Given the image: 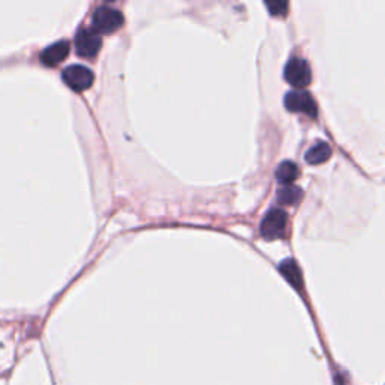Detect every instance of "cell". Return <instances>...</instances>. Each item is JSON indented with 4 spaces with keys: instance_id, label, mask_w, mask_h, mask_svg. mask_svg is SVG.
<instances>
[{
    "instance_id": "3957f363",
    "label": "cell",
    "mask_w": 385,
    "mask_h": 385,
    "mask_svg": "<svg viewBox=\"0 0 385 385\" xmlns=\"http://www.w3.org/2000/svg\"><path fill=\"white\" fill-rule=\"evenodd\" d=\"M285 106L294 113H306L312 118H316L317 115V106L315 100L310 97L308 92L304 91H292L286 93Z\"/></svg>"
},
{
    "instance_id": "7c38bea8",
    "label": "cell",
    "mask_w": 385,
    "mask_h": 385,
    "mask_svg": "<svg viewBox=\"0 0 385 385\" xmlns=\"http://www.w3.org/2000/svg\"><path fill=\"white\" fill-rule=\"evenodd\" d=\"M267 6L269 9L271 15H286L289 5L286 2H267Z\"/></svg>"
},
{
    "instance_id": "7a4b0ae2",
    "label": "cell",
    "mask_w": 385,
    "mask_h": 385,
    "mask_svg": "<svg viewBox=\"0 0 385 385\" xmlns=\"http://www.w3.org/2000/svg\"><path fill=\"white\" fill-rule=\"evenodd\" d=\"M288 226V214L280 208L269 210L260 223V233L267 239L283 237Z\"/></svg>"
},
{
    "instance_id": "6da1fadb",
    "label": "cell",
    "mask_w": 385,
    "mask_h": 385,
    "mask_svg": "<svg viewBox=\"0 0 385 385\" xmlns=\"http://www.w3.org/2000/svg\"><path fill=\"white\" fill-rule=\"evenodd\" d=\"M93 31L97 33H111L124 24V15L118 9L102 5L93 13Z\"/></svg>"
},
{
    "instance_id": "8fae6325",
    "label": "cell",
    "mask_w": 385,
    "mask_h": 385,
    "mask_svg": "<svg viewBox=\"0 0 385 385\" xmlns=\"http://www.w3.org/2000/svg\"><path fill=\"white\" fill-rule=\"evenodd\" d=\"M301 199V190L298 187L288 185L278 191V202L281 205H297Z\"/></svg>"
},
{
    "instance_id": "30bf717a",
    "label": "cell",
    "mask_w": 385,
    "mask_h": 385,
    "mask_svg": "<svg viewBox=\"0 0 385 385\" xmlns=\"http://www.w3.org/2000/svg\"><path fill=\"white\" fill-rule=\"evenodd\" d=\"M276 178H277V181H280L281 184L290 185L298 178L297 164L292 162H283L277 167Z\"/></svg>"
},
{
    "instance_id": "ba28073f",
    "label": "cell",
    "mask_w": 385,
    "mask_h": 385,
    "mask_svg": "<svg viewBox=\"0 0 385 385\" xmlns=\"http://www.w3.org/2000/svg\"><path fill=\"white\" fill-rule=\"evenodd\" d=\"M331 148L325 142H319L308 149L306 154V162L308 164H322L331 157Z\"/></svg>"
},
{
    "instance_id": "277c9868",
    "label": "cell",
    "mask_w": 385,
    "mask_h": 385,
    "mask_svg": "<svg viewBox=\"0 0 385 385\" xmlns=\"http://www.w3.org/2000/svg\"><path fill=\"white\" fill-rule=\"evenodd\" d=\"M62 79L72 91L81 92L92 86L93 72L83 65H71V67L63 70Z\"/></svg>"
},
{
    "instance_id": "9c48e42d",
    "label": "cell",
    "mask_w": 385,
    "mask_h": 385,
    "mask_svg": "<svg viewBox=\"0 0 385 385\" xmlns=\"http://www.w3.org/2000/svg\"><path fill=\"white\" fill-rule=\"evenodd\" d=\"M280 271H281V274L285 276V278L289 281L290 285L295 286L297 289H301V286H303L301 271H299V268H298L295 260L288 259L285 262H281Z\"/></svg>"
},
{
    "instance_id": "5b68a950",
    "label": "cell",
    "mask_w": 385,
    "mask_h": 385,
    "mask_svg": "<svg viewBox=\"0 0 385 385\" xmlns=\"http://www.w3.org/2000/svg\"><path fill=\"white\" fill-rule=\"evenodd\" d=\"M285 79L295 88H304L312 81V71L304 59L292 58L286 63Z\"/></svg>"
},
{
    "instance_id": "52a82bcc",
    "label": "cell",
    "mask_w": 385,
    "mask_h": 385,
    "mask_svg": "<svg viewBox=\"0 0 385 385\" xmlns=\"http://www.w3.org/2000/svg\"><path fill=\"white\" fill-rule=\"evenodd\" d=\"M70 53V44L67 41H59L47 47L41 53V62L47 67H54L61 63Z\"/></svg>"
},
{
    "instance_id": "8992f818",
    "label": "cell",
    "mask_w": 385,
    "mask_h": 385,
    "mask_svg": "<svg viewBox=\"0 0 385 385\" xmlns=\"http://www.w3.org/2000/svg\"><path fill=\"white\" fill-rule=\"evenodd\" d=\"M101 36L93 29H81L76 36V50L81 58H95L101 49Z\"/></svg>"
}]
</instances>
